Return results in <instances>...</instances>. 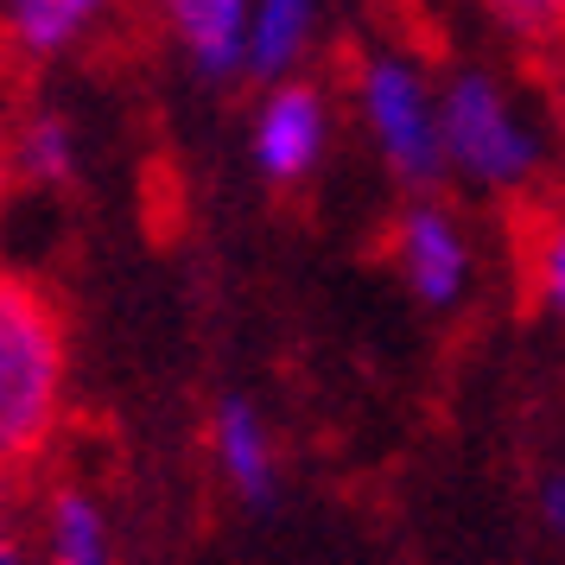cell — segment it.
Here are the masks:
<instances>
[{
  "label": "cell",
  "mask_w": 565,
  "mask_h": 565,
  "mask_svg": "<svg viewBox=\"0 0 565 565\" xmlns=\"http://www.w3.org/2000/svg\"><path fill=\"white\" fill-rule=\"evenodd\" d=\"M71 419V331L45 286L0 274V470L32 477Z\"/></svg>",
  "instance_id": "1"
},
{
  "label": "cell",
  "mask_w": 565,
  "mask_h": 565,
  "mask_svg": "<svg viewBox=\"0 0 565 565\" xmlns=\"http://www.w3.org/2000/svg\"><path fill=\"white\" fill-rule=\"evenodd\" d=\"M438 147L445 179L458 172L489 198H521L546 179V128L495 71H451L438 83Z\"/></svg>",
  "instance_id": "2"
},
{
  "label": "cell",
  "mask_w": 565,
  "mask_h": 565,
  "mask_svg": "<svg viewBox=\"0 0 565 565\" xmlns=\"http://www.w3.org/2000/svg\"><path fill=\"white\" fill-rule=\"evenodd\" d=\"M356 115L394 184L438 191L445 184V147H438V83L413 52H369L356 64Z\"/></svg>",
  "instance_id": "3"
},
{
  "label": "cell",
  "mask_w": 565,
  "mask_h": 565,
  "mask_svg": "<svg viewBox=\"0 0 565 565\" xmlns=\"http://www.w3.org/2000/svg\"><path fill=\"white\" fill-rule=\"evenodd\" d=\"M387 248H394V267H401V280H407V292L419 299V306L451 311V306L470 299L477 248H470V235H463L458 210L438 204L433 191H419V198L394 216Z\"/></svg>",
  "instance_id": "4"
},
{
  "label": "cell",
  "mask_w": 565,
  "mask_h": 565,
  "mask_svg": "<svg viewBox=\"0 0 565 565\" xmlns=\"http://www.w3.org/2000/svg\"><path fill=\"white\" fill-rule=\"evenodd\" d=\"M248 147H255V172L267 184H306L331 153V96L299 71L274 77L255 108Z\"/></svg>",
  "instance_id": "5"
},
{
  "label": "cell",
  "mask_w": 565,
  "mask_h": 565,
  "mask_svg": "<svg viewBox=\"0 0 565 565\" xmlns=\"http://www.w3.org/2000/svg\"><path fill=\"white\" fill-rule=\"evenodd\" d=\"M32 534L57 565H108L115 559V527H108L103 495L89 483L57 477L32 495Z\"/></svg>",
  "instance_id": "6"
},
{
  "label": "cell",
  "mask_w": 565,
  "mask_h": 565,
  "mask_svg": "<svg viewBox=\"0 0 565 565\" xmlns=\"http://www.w3.org/2000/svg\"><path fill=\"white\" fill-rule=\"evenodd\" d=\"M115 0H0V45L26 64L71 57L103 32Z\"/></svg>",
  "instance_id": "7"
},
{
  "label": "cell",
  "mask_w": 565,
  "mask_h": 565,
  "mask_svg": "<svg viewBox=\"0 0 565 565\" xmlns=\"http://www.w3.org/2000/svg\"><path fill=\"white\" fill-rule=\"evenodd\" d=\"M210 451H216L223 483L248 509H267L280 495V445L267 433V419L255 413V401H223L216 407V419H210Z\"/></svg>",
  "instance_id": "8"
},
{
  "label": "cell",
  "mask_w": 565,
  "mask_h": 565,
  "mask_svg": "<svg viewBox=\"0 0 565 565\" xmlns=\"http://www.w3.org/2000/svg\"><path fill=\"white\" fill-rule=\"evenodd\" d=\"M324 26V0H248V57H242V77H292L306 71L311 45Z\"/></svg>",
  "instance_id": "9"
},
{
  "label": "cell",
  "mask_w": 565,
  "mask_h": 565,
  "mask_svg": "<svg viewBox=\"0 0 565 565\" xmlns=\"http://www.w3.org/2000/svg\"><path fill=\"white\" fill-rule=\"evenodd\" d=\"M172 39L204 77H242L248 57V0H159Z\"/></svg>",
  "instance_id": "10"
},
{
  "label": "cell",
  "mask_w": 565,
  "mask_h": 565,
  "mask_svg": "<svg viewBox=\"0 0 565 565\" xmlns=\"http://www.w3.org/2000/svg\"><path fill=\"white\" fill-rule=\"evenodd\" d=\"M77 128L57 115V108H26L13 128L0 134V166H7V179L32 184V191H64V184H77Z\"/></svg>",
  "instance_id": "11"
},
{
  "label": "cell",
  "mask_w": 565,
  "mask_h": 565,
  "mask_svg": "<svg viewBox=\"0 0 565 565\" xmlns=\"http://www.w3.org/2000/svg\"><path fill=\"white\" fill-rule=\"evenodd\" d=\"M483 13L495 20V32H509L527 52L565 45V0H483Z\"/></svg>",
  "instance_id": "12"
},
{
  "label": "cell",
  "mask_w": 565,
  "mask_h": 565,
  "mask_svg": "<svg viewBox=\"0 0 565 565\" xmlns=\"http://www.w3.org/2000/svg\"><path fill=\"white\" fill-rule=\"evenodd\" d=\"M527 274H534L540 306L565 318V204L540 216L534 242H527Z\"/></svg>",
  "instance_id": "13"
},
{
  "label": "cell",
  "mask_w": 565,
  "mask_h": 565,
  "mask_svg": "<svg viewBox=\"0 0 565 565\" xmlns=\"http://www.w3.org/2000/svg\"><path fill=\"white\" fill-rule=\"evenodd\" d=\"M26 553V489L13 470H0V565H13Z\"/></svg>",
  "instance_id": "14"
},
{
  "label": "cell",
  "mask_w": 565,
  "mask_h": 565,
  "mask_svg": "<svg viewBox=\"0 0 565 565\" xmlns=\"http://www.w3.org/2000/svg\"><path fill=\"white\" fill-rule=\"evenodd\" d=\"M540 521H546V534L565 540V470L540 477Z\"/></svg>",
  "instance_id": "15"
},
{
  "label": "cell",
  "mask_w": 565,
  "mask_h": 565,
  "mask_svg": "<svg viewBox=\"0 0 565 565\" xmlns=\"http://www.w3.org/2000/svg\"><path fill=\"white\" fill-rule=\"evenodd\" d=\"M0 184H7V166H0Z\"/></svg>",
  "instance_id": "16"
}]
</instances>
